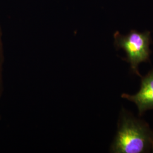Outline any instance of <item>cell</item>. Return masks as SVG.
Here are the masks:
<instances>
[{
    "instance_id": "cell-1",
    "label": "cell",
    "mask_w": 153,
    "mask_h": 153,
    "mask_svg": "<svg viewBox=\"0 0 153 153\" xmlns=\"http://www.w3.org/2000/svg\"><path fill=\"white\" fill-rule=\"evenodd\" d=\"M111 150L115 153L153 152V131L144 121L123 109Z\"/></svg>"
},
{
    "instance_id": "cell-2",
    "label": "cell",
    "mask_w": 153,
    "mask_h": 153,
    "mask_svg": "<svg viewBox=\"0 0 153 153\" xmlns=\"http://www.w3.org/2000/svg\"><path fill=\"white\" fill-rule=\"evenodd\" d=\"M114 44L116 49H123L126 54V61L129 63L131 71L142 77L138 71V65L143 62L149 60L151 53L150 44L152 43L150 31L143 33L131 30L126 35L119 31L114 34Z\"/></svg>"
},
{
    "instance_id": "cell-3",
    "label": "cell",
    "mask_w": 153,
    "mask_h": 153,
    "mask_svg": "<svg viewBox=\"0 0 153 153\" xmlns=\"http://www.w3.org/2000/svg\"><path fill=\"white\" fill-rule=\"evenodd\" d=\"M141 78V88L137 94L121 95V98L136 104L140 115L148 110L153 109V69L146 76Z\"/></svg>"
},
{
    "instance_id": "cell-4",
    "label": "cell",
    "mask_w": 153,
    "mask_h": 153,
    "mask_svg": "<svg viewBox=\"0 0 153 153\" xmlns=\"http://www.w3.org/2000/svg\"><path fill=\"white\" fill-rule=\"evenodd\" d=\"M4 61L3 46L2 42V31L0 27V98L2 93V65Z\"/></svg>"
}]
</instances>
